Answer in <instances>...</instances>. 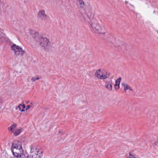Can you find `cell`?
Here are the masks:
<instances>
[{
	"label": "cell",
	"instance_id": "1",
	"mask_svg": "<svg viewBox=\"0 0 158 158\" xmlns=\"http://www.w3.org/2000/svg\"><path fill=\"white\" fill-rule=\"evenodd\" d=\"M31 35L38 42L42 47L44 49H47L50 48V42L48 39L45 37H42L38 32L34 31H30Z\"/></svg>",
	"mask_w": 158,
	"mask_h": 158
},
{
	"label": "cell",
	"instance_id": "2",
	"mask_svg": "<svg viewBox=\"0 0 158 158\" xmlns=\"http://www.w3.org/2000/svg\"><path fill=\"white\" fill-rule=\"evenodd\" d=\"M11 150L15 157H22L24 155V151L21 143L19 141H15L13 143Z\"/></svg>",
	"mask_w": 158,
	"mask_h": 158
},
{
	"label": "cell",
	"instance_id": "3",
	"mask_svg": "<svg viewBox=\"0 0 158 158\" xmlns=\"http://www.w3.org/2000/svg\"><path fill=\"white\" fill-rule=\"evenodd\" d=\"M110 73L107 71L102 69H99L96 72L95 76L99 79H105L110 76Z\"/></svg>",
	"mask_w": 158,
	"mask_h": 158
},
{
	"label": "cell",
	"instance_id": "4",
	"mask_svg": "<svg viewBox=\"0 0 158 158\" xmlns=\"http://www.w3.org/2000/svg\"><path fill=\"white\" fill-rule=\"evenodd\" d=\"M11 48H12V50L14 51V53L17 55H22L24 54V53H25V52L22 48H20L19 46H17V45H12Z\"/></svg>",
	"mask_w": 158,
	"mask_h": 158
},
{
	"label": "cell",
	"instance_id": "5",
	"mask_svg": "<svg viewBox=\"0 0 158 158\" xmlns=\"http://www.w3.org/2000/svg\"><path fill=\"white\" fill-rule=\"evenodd\" d=\"M31 107L30 105H29L28 103H22L18 106L19 109L21 111H25L29 109Z\"/></svg>",
	"mask_w": 158,
	"mask_h": 158
},
{
	"label": "cell",
	"instance_id": "6",
	"mask_svg": "<svg viewBox=\"0 0 158 158\" xmlns=\"http://www.w3.org/2000/svg\"><path fill=\"white\" fill-rule=\"evenodd\" d=\"M31 153L34 154L35 157H41L43 156V151L39 148H34L31 150Z\"/></svg>",
	"mask_w": 158,
	"mask_h": 158
},
{
	"label": "cell",
	"instance_id": "7",
	"mask_svg": "<svg viewBox=\"0 0 158 158\" xmlns=\"http://www.w3.org/2000/svg\"><path fill=\"white\" fill-rule=\"evenodd\" d=\"M38 16L41 19H45L46 17V15H45V12L44 10L40 11L38 14Z\"/></svg>",
	"mask_w": 158,
	"mask_h": 158
},
{
	"label": "cell",
	"instance_id": "8",
	"mask_svg": "<svg viewBox=\"0 0 158 158\" xmlns=\"http://www.w3.org/2000/svg\"><path fill=\"white\" fill-rule=\"evenodd\" d=\"M121 78H119L116 80V84H115V89L116 90H118L119 89V85L120 83L121 82Z\"/></svg>",
	"mask_w": 158,
	"mask_h": 158
},
{
	"label": "cell",
	"instance_id": "9",
	"mask_svg": "<svg viewBox=\"0 0 158 158\" xmlns=\"http://www.w3.org/2000/svg\"><path fill=\"white\" fill-rule=\"evenodd\" d=\"M78 4H79V6H84V2L82 0H78Z\"/></svg>",
	"mask_w": 158,
	"mask_h": 158
},
{
	"label": "cell",
	"instance_id": "10",
	"mask_svg": "<svg viewBox=\"0 0 158 158\" xmlns=\"http://www.w3.org/2000/svg\"><path fill=\"white\" fill-rule=\"evenodd\" d=\"M106 88L108 90H112V85L110 84H107V85H106Z\"/></svg>",
	"mask_w": 158,
	"mask_h": 158
}]
</instances>
